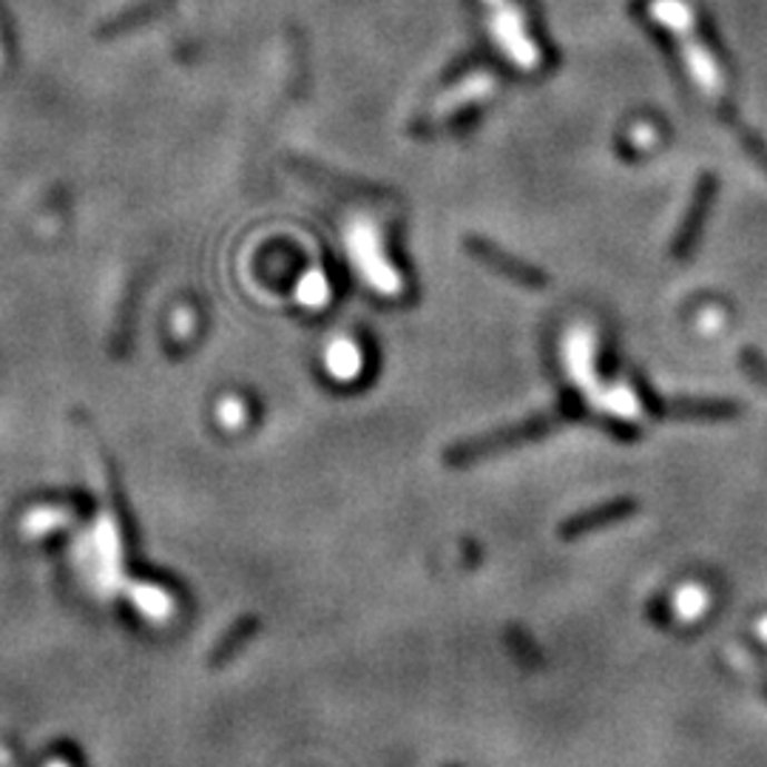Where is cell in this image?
<instances>
[{"mask_svg": "<svg viewBox=\"0 0 767 767\" xmlns=\"http://www.w3.org/2000/svg\"><path fill=\"white\" fill-rule=\"evenodd\" d=\"M591 353H594V342H591L586 327H578V331L566 338V364L571 367L574 378H578L597 401L600 399V390H597V381H594V362H591L594 355Z\"/></svg>", "mask_w": 767, "mask_h": 767, "instance_id": "52a82bcc", "label": "cell"}, {"mask_svg": "<svg viewBox=\"0 0 767 767\" xmlns=\"http://www.w3.org/2000/svg\"><path fill=\"white\" fill-rule=\"evenodd\" d=\"M347 248L353 256L355 267L362 271L370 287L384 296H399L401 293V276L390 259L384 256V245H381V230L373 223H353L347 228Z\"/></svg>", "mask_w": 767, "mask_h": 767, "instance_id": "3957f363", "label": "cell"}, {"mask_svg": "<svg viewBox=\"0 0 767 767\" xmlns=\"http://www.w3.org/2000/svg\"><path fill=\"white\" fill-rule=\"evenodd\" d=\"M705 609H708V594H705L699 586H685L677 594V611L685 620H694V617L702 614Z\"/></svg>", "mask_w": 767, "mask_h": 767, "instance_id": "7c38bea8", "label": "cell"}, {"mask_svg": "<svg viewBox=\"0 0 767 767\" xmlns=\"http://www.w3.org/2000/svg\"><path fill=\"white\" fill-rule=\"evenodd\" d=\"M722 322H725V316H722V311H717V307H708V311L702 313V318H699V324H702L708 333H717V327Z\"/></svg>", "mask_w": 767, "mask_h": 767, "instance_id": "9a60e30c", "label": "cell"}, {"mask_svg": "<svg viewBox=\"0 0 767 767\" xmlns=\"http://www.w3.org/2000/svg\"><path fill=\"white\" fill-rule=\"evenodd\" d=\"M631 140H635L637 148H648V146H653V142H657V131H653L648 122H640V126L635 128V134H631Z\"/></svg>", "mask_w": 767, "mask_h": 767, "instance_id": "5bb4252c", "label": "cell"}, {"mask_svg": "<svg viewBox=\"0 0 767 767\" xmlns=\"http://www.w3.org/2000/svg\"><path fill=\"white\" fill-rule=\"evenodd\" d=\"M472 250H475L478 256H483V259H486L492 267L507 273L509 279L523 282L527 287H543V276H540L538 271H532V267H527V265H518V262L509 259L507 254H498V250L492 248V245H486V242H472Z\"/></svg>", "mask_w": 767, "mask_h": 767, "instance_id": "ba28073f", "label": "cell"}, {"mask_svg": "<svg viewBox=\"0 0 767 767\" xmlns=\"http://www.w3.org/2000/svg\"><path fill=\"white\" fill-rule=\"evenodd\" d=\"M492 77L489 75H478V77H470L466 83H461L458 89L446 91L444 97H441V102H437V108H452V106H461V102H472L478 97L481 100L483 95H489L492 91Z\"/></svg>", "mask_w": 767, "mask_h": 767, "instance_id": "8fae6325", "label": "cell"}, {"mask_svg": "<svg viewBox=\"0 0 767 767\" xmlns=\"http://www.w3.org/2000/svg\"><path fill=\"white\" fill-rule=\"evenodd\" d=\"M489 7V29H492V38L509 55L518 69H538L540 51L538 46L529 40L527 26H523V14L514 7L512 0H486Z\"/></svg>", "mask_w": 767, "mask_h": 767, "instance_id": "277c9868", "label": "cell"}, {"mask_svg": "<svg viewBox=\"0 0 767 767\" xmlns=\"http://www.w3.org/2000/svg\"><path fill=\"white\" fill-rule=\"evenodd\" d=\"M640 512V501L637 498H614V501H602L597 507L580 509L571 518H566L558 529V538L563 543H574L580 538H589V534L600 532V529H609L622 523V520L635 518Z\"/></svg>", "mask_w": 767, "mask_h": 767, "instance_id": "5b68a950", "label": "cell"}, {"mask_svg": "<svg viewBox=\"0 0 767 767\" xmlns=\"http://www.w3.org/2000/svg\"><path fill=\"white\" fill-rule=\"evenodd\" d=\"M327 370H331L336 378L342 381H350L358 375V370H362V350L355 347L353 342H347V338H336V342L327 347Z\"/></svg>", "mask_w": 767, "mask_h": 767, "instance_id": "9c48e42d", "label": "cell"}, {"mask_svg": "<svg viewBox=\"0 0 767 767\" xmlns=\"http://www.w3.org/2000/svg\"><path fill=\"white\" fill-rule=\"evenodd\" d=\"M648 9H651V18L657 20V23L666 26L668 32H673V38L679 40L685 55V66H688V71H691L699 89H702L710 100H722V75H719L717 60L710 58V51L705 49L702 40L697 38L691 9L685 7L682 0H651V7Z\"/></svg>", "mask_w": 767, "mask_h": 767, "instance_id": "7a4b0ae2", "label": "cell"}, {"mask_svg": "<svg viewBox=\"0 0 767 767\" xmlns=\"http://www.w3.org/2000/svg\"><path fill=\"white\" fill-rule=\"evenodd\" d=\"M296 298L305 307H324L331 298V282L322 271H307L296 287Z\"/></svg>", "mask_w": 767, "mask_h": 767, "instance_id": "30bf717a", "label": "cell"}, {"mask_svg": "<svg viewBox=\"0 0 767 767\" xmlns=\"http://www.w3.org/2000/svg\"><path fill=\"white\" fill-rule=\"evenodd\" d=\"M662 413L688 421H725L739 415V404L722 399H677L662 404Z\"/></svg>", "mask_w": 767, "mask_h": 767, "instance_id": "8992f818", "label": "cell"}, {"mask_svg": "<svg viewBox=\"0 0 767 767\" xmlns=\"http://www.w3.org/2000/svg\"><path fill=\"white\" fill-rule=\"evenodd\" d=\"M560 424H566L563 413H540L532 419L520 421V424L501 426V430H489L481 435L463 437L455 441L444 450V463L452 470H463V466H472L478 461H486V458L503 455V452H512L518 446H527L532 441L552 435Z\"/></svg>", "mask_w": 767, "mask_h": 767, "instance_id": "6da1fadb", "label": "cell"}, {"mask_svg": "<svg viewBox=\"0 0 767 767\" xmlns=\"http://www.w3.org/2000/svg\"><path fill=\"white\" fill-rule=\"evenodd\" d=\"M743 367L761 390H767V362L756 350H743Z\"/></svg>", "mask_w": 767, "mask_h": 767, "instance_id": "4fadbf2b", "label": "cell"}]
</instances>
